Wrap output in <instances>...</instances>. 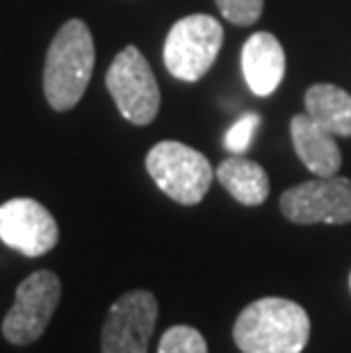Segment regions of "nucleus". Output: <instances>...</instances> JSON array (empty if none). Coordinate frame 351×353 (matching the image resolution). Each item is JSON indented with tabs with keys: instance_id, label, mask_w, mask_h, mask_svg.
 I'll use <instances>...</instances> for the list:
<instances>
[{
	"instance_id": "f257e3e1",
	"label": "nucleus",
	"mask_w": 351,
	"mask_h": 353,
	"mask_svg": "<svg viewBox=\"0 0 351 353\" xmlns=\"http://www.w3.org/2000/svg\"><path fill=\"white\" fill-rule=\"evenodd\" d=\"M308 337V312L281 296H265L249 303L233 326V340L242 353H301Z\"/></svg>"
},
{
	"instance_id": "f03ea898",
	"label": "nucleus",
	"mask_w": 351,
	"mask_h": 353,
	"mask_svg": "<svg viewBox=\"0 0 351 353\" xmlns=\"http://www.w3.org/2000/svg\"><path fill=\"white\" fill-rule=\"evenodd\" d=\"M96 50L85 21L71 19L50 41L43 64V94L53 110L76 108L92 80Z\"/></svg>"
},
{
	"instance_id": "7ed1b4c3",
	"label": "nucleus",
	"mask_w": 351,
	"mask_h": 353,
	"mask_svg": "<svg viewBox=\"0 0 351 353\" xmlns=\"http://www.w3.org/2000/svg\"><path fill=\"white\" fill-rule=\"evenodd\" d=\"M146 171L171 201L197 205L214 178L210 160L183 141H160L146 155Z\"/></svg>"
},
{
	"instance_id": "20e7f679",
	"label": "nucleus",
	"mask_w": 351,
	"mask_h": 353,
	"mask_svg": "<svg viewBox=\"0 0 351 353\" xmlns=\"http://www.w3.org/2000/svg\"><path fill=\"white\" fill-rule=\"evenodd\" d=\"M223 43V28L214 17L190 14L171 26L164 39V66L174 78L197 82L212 69Z\"/></svg>"
},
{
	"instance_id": "39448f33",
	"label": "nucleus",
	"mask_w": 351,
	"mask_h": 353,
	"mask_svg": "<svg viewBox=\"0 0 351 353\" xmlns=\"http://www.w3.org/2000/svg\"><path fill=\"white\" fill-rule=\"evenodd\" d=\"M106 85L126 121L148 125L160 112V87L137 46H126L110 64Z\"/></svg>"
},
{
	"instance_id": "423d86ee",
	"label": "nucleus",
	"mask_w": 351,
	"mask_h": 353,
	"mask_svg": "<svg viewBox=\"0 0 351 353\" xmlns=\"http://www.w3.org/2000/svg\"><path fill=\"white\" fill-rule=\"evenodd\" d=\"M59 296H62V283L53 272L39 269V272L30 274L17 288L14 305L5 314V340L17 347H26V344L39 340L50 317L55 314Z\"/></svg>"
},
{
	"instance_id": "0eeeda50",
	"label": "nucleus",
	"mask_w": 351,
	"mask_h": 353,
	"mask_svg": "<svg viewBox=\"0 0 351 353\" xmlns=\"http://www.w3.org/2000/svg\"><path fill=\"white\" fill-rule=\"evenodd\" d=\"M281 212L301 226L310 223H351V180L328 176L290 187L281 196Z\"/></svg>"
},
{
	"instance_id": "6e6552de",
	"label": "nucleus",
	"mask_w": 351,
	"mask_h": 353,
	"mask_svg": "<svg viewBox=\"0 0 351 353\" xmlns=\"http://www.w3.org/2000/svg\"><path fill=\"white\" fill-rule=\"evenodd\" d=\"M158 321V299L146 290L126 292L112 303L103 324V353H146Z\"/></svg>"
},
{
	"instance_id": "1a4fd4ad",
	"label": "nucleus",
	"mask_w": 351,
	"mask_h": 353,
	"mask_svg": "<svg viewBox=\"0 0 351 353\" xmlns=\"http://www.w3.org/2000/svg\"><path fill=\"white\" fill-rule=\"evenodd\" d=\"M0 239L28 258H39L55 249L59 228L39 201L12 199L0 205Z\"/></svg>"
},
{
	"instance_id": "9d476101",
	"label": "nucleus",
	"mask_w": 351,
	"mask_h": 353,
	"mask_svg": "<svg viewBox=\"0 0 351 353\" xmlns=\"http://www.w3.org/2000/svg\"><path fill=\"white\" fill-rule=\"evenodd\" d=\"M242 73L256 96L274 94L285 76V52L272 32H253L242 46Z\"/></svg>"
},
{
	"instance_id": "9b49d317",
	"label": "nucleus",
	"mask_w": 351,
	"mask_h": 353,
	"mask_svg": "<svg viewBox=\"0 0 351 353\" xmlns=\"http://www.w3.org/2000/svg\"><path fill=\"white\" fill-rule=\"evenodd\" d=\"M290 134H292L294 151L303 167L319 178L338 176L342 167V153L335 144V134L324 130L305 114H297L290 121Z\"/></svg>"
},
{
	"instance_id": "f8f14e48",
	"label": "nucleus",
	"mask_w": 351,
	"mask_h": 353,
	"mask_svg": "<svg viewBox=\"0 0 351 353\" xmlns=\"http://www.w3.org/2000/svg\"><path fill=\"white\" fill-rule=\"evenodd\" d=\"M305 114L335 137H351V96L338 85L308 87L303 96Z\"/></svg>"
},
{
	"instance_id": "ddd939ff",
	"label": "nucleus",
	"mask_w": 351,
	"mask_h": 353,
	"mask_svg": "<svg viewBox=\"0 0 351 353\" xmlns=\"http://www.w3.org/2000/svg\"><path fill=\"white\" fill-rule=\"evenodd\" d=\"M217 180L230 196L242 205H260L270 196V176L258 162L233 155L223 160L214 171Z\"/></svg>"
},
{
	"instance_id": "4468645a",
	"label": "nucleus",
	"mask_w": 351,
	"mask_h": 353,
	"mask_svg": "<svg viewBox=\"0 0 351 353\" xmlns=\"http://www.w3.org/2000/svg\"><path fill=\"white\" fill-rule=\"evenodd\" d=\"M158 353H208V344L197 328L181 324L164 330Z\"/></svg>"
},
{
	"instance_id": "2eb2a0df",
	"label": "nucleus",
	"mask_w": 351,
	"mask_h": 353,
	"mask_svg": "<svg viewBox=\"0 0 351 353\" xmlns=\"http://www.w3.org/2000/svg\"><path fill=\"white\" fill-rule=\"evenodd\" d=\"M258 125H260V114H256V112H246V114H242L233 125L228 128L226 137H223L226 151L233 155H244L249 151L251 139H253V134H256Z\"/></svg>"
},
{
	"instance_id": "dca6fc26",
	"label": "nucleus",
	"mask_w": 351,
	"mask_h": 353,
	"mask_svg": "<svg viewBox=\"0 0 351 353\" xmlns=\"http://www.w3.org/2000/svg\"><path fill=\"white\" fill-rule=\"evenodd\" d=\"M221 17L233 26H253L263 14L265 0H214Z\"/></svg>"
},
{
	"instance_id": "f3484780",
	"label": "nucleus",
	"mask_w": 351,
	"mask_h": 353,
	"mask_svg": "<svg viewBox=\"0 0 351 353\" xmlns=\"http://www.w3.org/2000/svg\"><path fill=\"white\" fill-rule=\"evenodd\" d=\"M349 288H351V274H349Z\"/></svg>"
}]
</instances>
